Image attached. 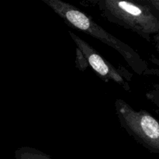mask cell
I'll use <instances>...</instances> for the list:
<instances>
[{
    "mask_svg": "<svg viewBox=\"0 0 159 159\" xmlns=\"http://www.w3.org/2000/svg\"><path fill=\"white\" fill-rule=\"evenodd\" d=\"M68 26L82 31L117 51L128 66L139 75H144L148 67L136 51L117 37L107 32L82 10L61 0H42Z\"/></svg>",
    "mask_w": 159,
    "mask_h": 159,
    "instance_id": "cell-1",
    "label": "cell"
},
{
    "mask_svg": "<svg viewBox=\"0 0 159 159\" xmlns=\"http://www.w3.org/2000/svg\"><path fill=\"white\" fill-rule=\"evenodd\" d=\"M102 17L136 33L147 41L159 34V19L143 0H90Z\"/></svg>",
    "mask_w": 159,
    "mask_h": 159,
    "instance_id": "cell-2",
    "label": "cell"
},
{
    "mask_svg": "<svg viewBox=\"0 0 159 159\" xmlns=\"http://www.w3.org/2000/svg\"><path fill=\"white\" fill-rule=\"evenodd\" d=\"M115 109L121 127L138 144L159 154V122L144 110H134L124 99L115 101Z\"/></svg>",
    "mask_w": 159,
    "mask_h": 159,
    "instance_id": "cell-3",
    "label": "cell"
},
{
    "mask_svg": "<svg viewBox=\"0 0 159 159\" xmlns=\"http://www.w3.org/2000/svg\"><path fill=\"white\" fill-rule=\"evenodd\" d=\"M76 48L80 50L86 59L88 65L98 76L105 82H113L120 85L125 91L130 92V82L133 75L124 67L116 68L110 62L106 60L89 43L81 39L74 33L69 32Z\"/></svg>",
    "mask_w": 159,
    "mask_h": 159,
    "instance_id": "cell-4",
    "label": "cell"
},
{
    "mask_svg": "<svg viewBox=\"0 0 159 159\" xmlns=\"http://www.w3.org/2000/svg\"><path fill=\"white\" fill-rule=\"evenodd\" d=\"M16 159H52L41 151L30 147L20 148L16 152Z\"/></svg>",
    "mask_w": 159,
    "mask_h": 159,
    "instance_id": "cell-5",
    "label": "cell"
},
{
    "mask_svg": "<svg viewBox=\"0 0 159 159\" xmlns=\"http://www.w3.org/2000/svg\"><path fill=\"white\" fill-rule=\"evenodd\" d=\"M76 59H75V66L79 68L80 71H85L89 66L88 62L85 59V56L83 55L80 50L76 48Z\"/></svg>",
    "mask_w": 159,
    "mask_h": 159,
    "instance_id": "cell-6",
    "label": "cell"
},
{
    "mask_svg": "<svg viewBox=\"0 0 159 159\" xmlns=\"http://www.w3.org/2000/svg\"><path fill=\"white\" fill-rule=\"evenodd\" d=\"M143 1L148 5L153 13L159 19V0H143Z\"/></svg>",
    "mask_w": 159,
    "mask_h": 159,
    "instance_id": "cell-7",
    "label": "cell"
},
{
    "mask_svg": "<svg viewBox=\"0 0 159 159\" xmlns=\"http://www.w3.org/2000/svg\"><path fill=\"white\" fill-rule=\"evenodd\" d=\"M146 96H147L148 99L152 101L154 104H155L159 108V96H157L155 93H154L152 90L146 93Z\"/></svg>",
    "mask_w": 159,
    "mask_h": 159,
    "instance_id": "cell-8",
    "label": "cell"
},
{
    "mask_svg": "<svg viewBox=\"0 0 159 159\" xmlns=\"http://www.w3.org/2000/svg\"><path fill=\"white\" fill-rule=\"evenodd\" d=\"M152 38H153L154 43H155V48H156L157 51H158V52L159 53V34H155V35H154L153 37H152ZM152 61L154 64L159 65V59H157L156 57H153Z\"/></svg>",
    "mask_w": 159,
    "mask_h": 159,
    "instance_id": "cell-9",
    "label": "cell"
},
{
    "mask_svg": "<svg viewBox=\"0 0 159 159\" xmlns=\"http://www.w3.org/2000/svg\"><path fill=\"white\" fill-rule=\"evenodd\" d=\"M152 91L154 93H155L157 96H159V85H155V86H154V89L152 90Z\"/></svg>",
    "mask_w": 159,
    "mask_h": 159,
    "instance_id": "cell-10",
    "label": "cell"
}]
</instances>
